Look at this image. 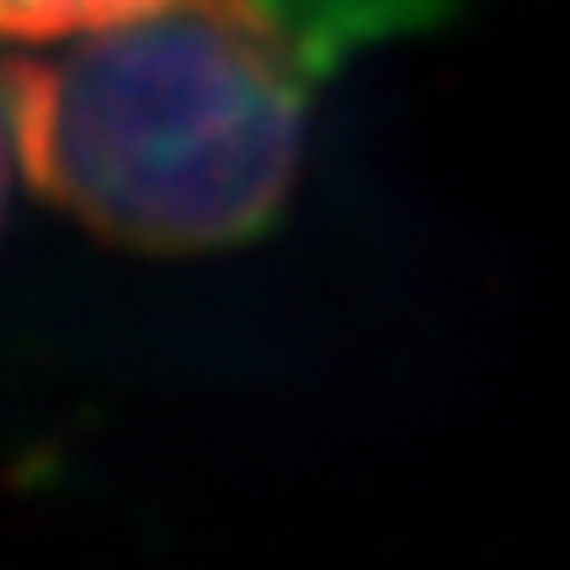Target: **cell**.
Masks as SVG:
<instances>
[{
	"label": "cell",
	"instance_id": "obj_1",
	"mask_svg": "<svg viewBox=\"0 0 570 570\" xmlns=\"http://www.w3.org/2000/svg\"><path fill=\"white\" fill-rule=\"evenodd\" d=\"M6 72L33 189L139 249L261 233L294 189L322 83L261 0H167Z\"/></svg>",
	"mask_w": 570,
	"mask_h": 570
},
{
	"label": "cell",
	"instance_id": "obj_2",
	"mask_svg": "<svg viewBox=\"0 0 570 570\" xmlns=\"http://www.w3.org/2000/svg\"><path fill=\"white\" fill-rule=\"evenodd\" d=\"M261 6L299 39V50L327 78L344 56H355L377 39L432 28L454 0H261Z\"/></svg>",
	"mask_w": 570,
	"mask_h": 570
},
{
	"label": "cell",
	"instance_id": "obj_3",
	"mask_svg": "<svg viewBox=\"0 0 570 570\" xmlns=\"http://www.w3.org/2000/svg\"><path fill=\"white\" fill-rule=\"evenodd\" d=\"M167 0H0V33L11 39H72V33H106L117 22H134Z\"/></svg>",
	"mask_w": 570,
	"mask_h": 570
},
{
	"label": "cell",
	"instance_id": "obj_4",
	"mask_svg": "<svg viewBox=\"0 0 570 570\" xmlns=\"http://www.w3.org/2000/svg\"><path fill=\"white\" fill-rule=\"evenodd\" d=\"M11 161H22V150H17V100H11V72L0 67V216H6Z\"/></svg>",
	"mask_w": 570,
	"mask_h": 570
}]
</instances>
